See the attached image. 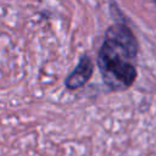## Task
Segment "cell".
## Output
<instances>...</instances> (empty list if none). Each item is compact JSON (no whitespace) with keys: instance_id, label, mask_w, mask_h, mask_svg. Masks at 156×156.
<instances>
[{"instance_id":"obj_1","label":"cell","mask_w":156,"mask_h":156,"mask_svg":"<svg viewBox=\"0 0 156 156\" xmlns=\"http://www.w3.org/2000/svg\"><path fill=\"white\" fill-rule=\"evenodd\" d=\"M136 49V40L126 26L113 24L107 29L98 61L104 82L112 90H126L135 80Z\"/></svg>"},{"instance_id":"obj_2","label":"cell","mask_w":156,"mask_h":156,"mask_svg":"<svg viewBox=\"0 0 156 156\" xmlns=\"http://www.w3.org/2000/svg\"><path fill=\"white\" fill-rule=\"evenodd\" d=\"M93 73V65L88 56H82L79 60L78 66L73 69V72L67 77L66 85L69 89H77L82 87L91 76Z\"/></svg>"},{"instance_id":"obj_3","label":"cell","mask_w":156,"mask_h":156,"mask_svg":"<svg viewBox=\"0 0 156 156\" xmlns=\"http://www.w3.org/2000/svg\"><path fill=\"white\" fill-rule=\"evenodd\" d=\"M155 2H156V0H155Z\"/></svg>"}]
</instances>
